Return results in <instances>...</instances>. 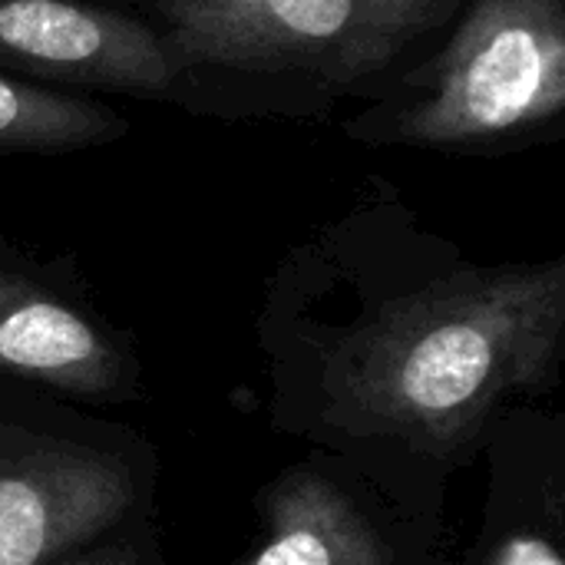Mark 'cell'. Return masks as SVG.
<instances>
[{"instance_id":"obj_5","label":"cell","mask_w":565,"mask_h":565,"mask_svg":"<svg viewBox=\"0 0 565 565\" xmlns=\"http://www.w3.org/2000/svg\"><path fill=\"white\" fill-rule=\"evenodd\" d=\"M265 543L242 565H427L430 540L407 530L364 460L291 467L258 500Z\"/></svg>"},{"instance_id":"obj_7","label":"cell","mask_w":565,"mask_h":565,"mask_svg":"<svg viewBox=\"0 0 565 565\" xmlns=\"http://www.w3.org/2000/svg\"><path fill=\"white\" fill-rule=\"evenodd\" d=\"M0 371L86 401L136 397V361L63 281L0 238Z\"/></svg>"},{"instance_id":"obj_3","label":"cell","mask_w":565,"mask_h":565,"mask_svg":"<svg viewBox=\"0 0 565 565\" xmlns=\"http://www.w3.org/2000/svg\"><path fill=\"white\" fill-rule=\"evenodd\" d=\"M565 113V0H463L440 43L344 119L364 146L500 152Z\"/></svg>"},{"instance_id":"obj_1","label":"cell","mask_w":565,"mask_h":565,"mask_svg":"<svg viewBox=\"0 0 565 565\" xmlns=\"http://www.w3.org/2000/svg\"><path fill=\"white\" fill-rule=\"evenodd\" d=\"M354 301L328 324L278 328L305 341L308 437L397 447L414 460H467L497 420L559 377L565 258L473 265L397 202L364 205L288 255Z\"/></svg>"},{"instance_id":"obj_6","label":"cell","mask_w":565,"mask_h":565,"mask_svg":"<svg viewBox=\"0 0 565 565\" xmlns=\"http://www.w3.org/2000/svg\"><path fill=\"white\" fill-rule=\"evenodd\" d=\"M0 73L172 103V76L152 26L113 3L0 0Z\"/></svg>"},{"instance_id":"obj_8","label":"cell","mask_w":565,"mask_h":565,"mask_svg":"<svg viewBox=\"0 0 565 565\" xmlns=\"http://www.w3.org/2000/svg\"><path fill=\"white\" fill-rule=\"evenodd\" d=\"M493 480L483 530L463 565H565L563 424L507 411L487 437Z\"/></svg>"},{"instance_id":"obj_11","label":"cell","mask_w":565,"mask_h":565,"mask_svg":"<svg viewBox=\"0 0 565 565\" xmlns=\"http://www.w3.org/2000/svg\"><path fill=\"white\" fill-rule=\"evenodd\" d=\"M93 3H113V7H129V10H136L139 0H93Z\"/></svg>"},{"instance_id":"obj_10","label":"cell","mask_w":565,"mask_h":565,"mask_svg":"<svg viewBox=\"0 0 565 565\" xmlns=\"http://www.w3.org/2000/svg\"><path fill=\"white\" fill-rule=\"evenodd\" d=\"M53 565H166V559L152 530L122 526L116 536H106Z\"/></svg>"},{"instance_id":"obj_4","label":"cell","mask_w":565,"mask_h":565,"mask_svg":"<svg viewBox=\"0 0 565 565\" xmlns=\"http://www.w3.org/2000/svg\"><path fill=\"white\" fill-rule=\"evenodd\" d=\"M136 470L106 450L17 437L0 454V565H53L139 516Z\"/></svg>"},{"instance_id":"obj_2","label":"cell","mask_w":565,"mask_h":565,"mask_svg":"<svg viewBox=\"0 0 565 565\" xmlns=\"http://www.w3.org/2000/svg\"><path fill=\"white\" fill-rule=\"evenodd\" d=\"M463 0H139L172 106L212 119H321L377 99Z\"/></svg>"},{"instance_id":"obj_9","label":"cell","mask_w":565,"mask_h":565,"mask_svg":"<svg viewBox=\"0 0 565 565\" xmlns=\"http://www.w3.org/2000/svg\"><path fill=\"white\" fill-rule=\"evenodd\" d=\"M129 119L113 106L50 83L0 73V156H60L116 142Z\"/></svg>"}]
</instances>
